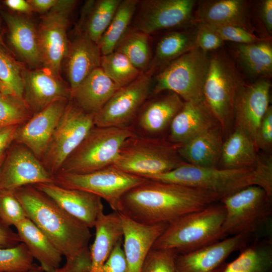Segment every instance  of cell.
Wrapping results in <instances>:
<instances>
[{
  "instance_id": "1",
  "label": "cell",
  "mask_w": 272,
  "mask_h": 272,
  "mask_svg": "<svg viewBox=\"0 0 272 272\" xmlns=\"http://www.w3.org/2000/svg\"><path fill=\"white\" fill-rule=\"evenodd\" d=\"M219 200L207 190L146 179L123 195L117 212L143 224H169Z\"/></svg>"
},
{
  "instance_id": "2",
  "label": "cell",
  "mask_w": 272,
  "mask_h": 272,
  "mask_svg": "<svg viewBox=\"0 0 272 272\" xmlns=\"http://www.w3.org/2000/svg\"><path fill=\"white\" fill-rule=\"evenodd\" d=\"M29 218L65 257L88 247L90 228L33 185L14 190Z\"/></svg>"
},
{
  "instance_id": "3",
  "label": "cell",
  "mask_w": 272,
  "mask_h": 272,
  "mask_svg": "<svg viewBox=\"0 0 272 272\" xmlns=\"http://www.w3.org/2000/svg\"><path fill=\"white\" fill-rule=\"evenodd\" d=\"M224 206L213 203L169 224L152 248L171 250L176 254L190 252L227 237L223 230Z\"/></svg>"
},
{
  "instance_id": "4",
  "label": "cell",
  "mask_w": 272,
  "mask_h": 272,
  "mask_svg": "<svg viewBox=\"0 0 272 272\" xmlns=\"http://www.w3.org/2000/svg\"><path fill=\"white\" fill-rule=\"evenodd\" d=\"M179 146L161 137L135 134L125 141L112 166L145 178L163 174L185 163L179 154Z\"/></svg>"
},
{
  "instance_id": "5",
  "label": "cell",
  "mask_w": 272,
  "mask_h": 272,
  "mask_svg": "<svg viewBox=\"0 0 272 272\" xmlns=\"http://www.w3.org/2000/svg\"><path fill=\"white\" fill-rule=\"evenodd\" d=\"M135 134L132 126H94L66 158L58 173L83 174L111 166L125 141Z\"/></svg>"
},
{
  "instance_id": "6",
  "label": "cell",
  "mask_w": 272,
  "mask_h": 272,
  "mask_svg": "<svg viewBox=\"0 0 272 272\" xmlns=\"http://www.w3.org/2000/svg\"><path fill=\"white\" fill-rule=\"evenodd\" d=\"M209 65L207 52L197 47L193 48L159 71L155 78L151 95L171 91L184 102H203V87Z\"/></svg>"
},
{
  "instance_id": "7",
  "label": "cell",
  "mask_w": 272,
  "mask_h": 272,
  "mask_svg": "<svg viewBox=\"0 0 272 272\" xmlns=\"http://www.w3.org/2000/svg\"><path fill=\"white\" fill-rule=\"evenodd\" d=\"M225 216L223 230L226 236L254 235L271 218V197L261 187L246 186L221 199Z\"/></svg>"
},
{
  "instance_id": "8",
  "label": "cell",
  "mask_w": 272,
  "mask_h": 272,
  "mask_svg": "<svg viewBox=\"0 0 272 272\" xmlns=\"http://www.w3.org/2000/svg\"><path fill=\"white\" fill-rule=\"evenodd\" d=\"M146 179L207 190L216 194L220 200L246 186L255 185L253 168L229 169L197 167L186 163L169 172Z\"/></svg>"
},
{
  "instance_id": "9",
  "label": "cell",
  "mask_w": 272,
  "mask_h": 272,
  "mask_svg": "<svg viewBox=\"0 0 272 272\" xmlns=\"http://www.w3.org/2000/svg\"><path fill=\"white\" fill-rule=\"evenodd\" d=\"M245 82L235 63L228 55L217 52L210 58L203 87L204 101L223 128L233 119L236 94Z\"/></svg>"
},
{
  "instance_id": "10",
  "label": "cell",
  "mask_w": 272,
  "mask_h": 272,
  "mask_svg": "<svg viewBox=\"0 0 272 272\" xmlns=\"http://www.w3.org/2000/svg\"><path fill=\"white\" fill-rule=\"evenodd\" d=\"M94 116L82 110L70 99L40 160L53 176L95 126Z\"/></svg>"
},
{
  "instance_id": "11",
  "label": "cell",
  "mask_w": 272,
  "mask_h": 272,
  "mask_svg": "<svg viewBox=\"0 0 272 272\" xmlns=\"http://www.w3.org/2000/svg\"><path fill=\"white\" fill-rule=\"evenodd\" d=\"M54 183L67 188L83 190L104 199L117 212L123 195L146 178L123 172L113 166L83 174L58 173Z\"/></svg>"
},
{
  "instance_id": "12",
  "label": "cell",
  "mask_w": 272,
  "mask_h": 272,
  "mask_svg": "<svg viewBox=\"0 0 272 272\" xmlns=\"http://www.w3.org/2000/svg\"><path fill=\"white\" fill-rule=\"evenodd\" d=\"M153 75L142 73L130 83L119 88L94 116L97 126H131L140 110L151 95Z\"/></svg>"
},
{
  "instance_id": "13",
  "label": "cell",
  "mask_w": 272,
  "mask_h": 272,
  "mask_svg": "<svg viewBox=\"0 0 272 272\" xmlns=\"http://www.w3.org/2000/svg\"><path fill=\"white\" fill-rule=\"evenodd\" d=\"M76 3V1H59L57 6L43 17L37 29L42 65L59 76L70 47L68 17Z\"/></svg>"
},
{
  "instance_id": "14",
  "label": "cell",
  "mask_w": 272,
  "mask_h": 272,
  "mask_svg": "<svg viewBox=\"0 0 272 272\" xmlns=\"http://www.w3.org/2000/svg\"><path fill=\"white\" fill-rule=\"evenodd\" d=\"M54 182L53 176L27 147L14 142L8 149L0 169V190Z\"/></svg>"
},
{
  "instance_id": "15",
  "label": "cell",
  "mask_w": 272,
  "mask_h": 272,
  "mask_svg": "<svg viewBox=\"0 0 272 272\" xmlns=\"http://www.w3.org/2000/svg\"><path fill=\"white\" fill-rule=\"evenodd\" d=\"M194 0H143L139 2L134 28L148 35L158 31L193 22Z\"/></svg>"
},
{
  "instance_id": "16",
  "label": "cell",
  "mask_w": 272,
  "mask_h": 272,
  "mask_svg": "<svg viewBox=\"0 0 272 272\" xmlns=\"http://www.w3.org/2000/svg\"><path fill=\"white\" fill-rule=\"evenodd\" d=\"M270 88L268 79L245 82L236 94L233 106L235 128L243 131L254 144L262 118L269 106Z\"/></svg>"
},
{
  "instance_id": "17",
  "label": "cell",
  "mask_w": 272,
  "mask_h": 272,
  "mask_svg": "<svg viewBox=\"0 0 272 272\" xmlns=\"http://www.w3.org/2000/svg\"><path fill=\"white\" fill-rule=\"evenodd\" d=\"M253 238L247 234L225 238L194 250L177 254V272H218L233 252L241 250Z\"/></svg>"
},
{
  "instance_id": "18",
  "label": "cell",
  "mask_w": 272,
  "mask_h": 272,
  "mask_svg": "<svg viewBox=\"0 0 272 272\" xmlns=\"http://www.w3.org/2000/svg\"><path fill=\"white\" fill-rule=\"evenodd\" d=\"M23 98L32 115L52 103L70 99L71 92L59 76L44 67L33 70H24Z\"/></svg>"
},
{
  "instance_id": "19",
  "label": "cell",
  "mask_w": 272,
  "mask_h": 272,
  "mask_svg": "<svg viewBox=\"0 0 272 272\" xmlns=\"http://www.w3.org/2000/svg\"><path fill=\"white\" fill-rule=\"evenodd\" d=\"M146 101L140 110L131 126L139 135L160 138L182 108L183 100L176 94L165 91Z\"/></svg>"
},
{
  "instance_id": "20",
  "label": "cell",
  "mask_w": 272,
  "mask_h": 272,
  "mask_svg": "<svg viewBox=\"0 0 272 272\" xmlns=\"http://www.w3.org/2000/svg\"><path fill=\"white\" fill-rule=\"evenodd\" d=\"M70 100L55 101L18 125L15 142L27 147L41 160Z\"/></svg>"
},
{
  "instance_id": "21",
  "label": "cell",
  "mask_w": 272,
  "mask_h": 272,
  "mask_svg": "<svg viewBox=\"0 0 272 272\" xmlns=\"http://www.w3.org/2000/svg\"><path fill=\"white\" fill-rule=\"evenodd\" d=\"M46 194L69 214L89 228H93L104 213L102 199L91 192L61 187L54 182L33 185Z\"/></svg>"
},
{
  "instance_id": "22",
  "label": "cell",
  "mask_w": 272,
  "mask_h": 272,
  "mask_svg": "<svg viewBox=\"0 0 272 272\" xmlns=\"http://www.w3.org/2000/svg\"><path fill=\"white\" fill-rule=\"evenodd\" d=\"M119 213L123 228L122 246L127 263L125 272H142L149 252L168 224H143Z\"/></svg>"
},
{
  "instance_id": "23",
  "label": "cell",
  "mask_w": 272,
  "mask_h": 272,
  "mask_svg": "<svg viewBox=\"0 0 272 272\" xmlns=\"http://www.w3.org/2000/svg\"><path fill=\"white\" fill-rule=\"evenodd\" d=\"M250 3L245 0H210L201 1L194 23L210 25H232L252 32Z\"/></svg>"
},
{
  "instance_id": "24",
  "label": "cell",
  "mask_w": 272,
  "mask_h": 272,
  "mask_svg": "<svg viewBox=\"0 0 272 272\" xmlns=\"http://www.w3.org/2000/svg\"><path fill=\"white\" fill-rule=\"evenodd\" d=\"M218 123L203 102H184L169 126L168 140L182 145L217 126Z\"/></svg>"
},
{
  "instance_id": "25",
  "label": "cell",
  "mask_w": 272,
  "mask_h": 272,
  "mask_svg": "<svg viewBox=\"0 0 272 272\" xmlns=\"http://www.w3.org/2000/svg\"><path fill=\"white\" fill-rule=\"evenodd\" d=\"M8 31L9 42L18 56L28 65H42L37 29L29 19L3 12Z\"/></svg>"
},
{
  "instance_id": "26",
  "label": "cell",
  "mask_w": 272,
  "mask_h": 272,
  "mask_svg": "<svg viewBox=\"0 0 272 272\" xmlns=\"http://www.w3.org/2000/svg\"><path fill=\"white\" fill-rule=\"evenodd\" d=\"M101 56L98 44L84 33L70 45L65 58L66 72L71 93L91 73L100 66Z\"/></svg>"
},
{
  "instance_id": "27",
  "label": "cell",
  "mask_w": 272,
  "mask_h": 272,
  "mask_svg": "<svg viewBox=\"0 0 272 272\" xmlns=\"http://www.w3.org/2000/svg\"><path fill=\"white\" fill-rule=\"evenodd\" d=\"M119 88L100 66L91 73L71 93V99L82 110L95 114Z\"/></svg>"
},
{
  "instance_id": "28",
  "label": "cell",
  "mask_w": 272,
  "mask_h": 272,
  "mask_svg": "<svg viewBox=\"0 0 272 272\" xmlns=\"http://www.w3.org/2000/svg\"><path fill=\"white\" fill-rule=\"evenodd\" d=\"M95 236L90 249L91 268L90 272H103V266L117 243L123 238L121 217L118 212L103 213L94 227Z\"/></svg>"
},
{
  "instance_id": "29",
  "label": "cell",
  "mask_w": 272,
  "mask_h": 272,
  "mask_svg": "<svg viewBox=\"0 0 272 272\" xmlns=\"http://www.w3.org/2000/svg\"><path fill=\"white\" fill-rule=\"evenodd\" d=\"M15 227L21 242L44 271L55 272L63 255L49 238L27 217Z\"/></svg>"
},
{
  "instance_id": "30",
  "label": "cell",
  "mask_w": 272,
  "mask_h": 272,
  "mask_svg": "<svg viewBox=\"0 0 272 272\" xmlns=\"http://www.w3.org/2000/svg\"><path fill=\"white\" fill-rule=\"evenodd\" d=\"M223 142L217 126L180 145L178 153L186 163L197 167H216L221 158Z\"/></svg>"
},
{
  "instance_id": "31",
  "label": "cell",
  "mask_w": 272,
  "mask_h": 272,
  "mask_svg": "<svg viewBox=\"0 0 272 272\" xmlns=\"http://www.w3.org/2000/svg\"><path fill=\"white\" fill-rule=\"evenodd\" d=\"M234 53L240 68L249 78H271L272 46L269 39L251 44H237Z\"/></svg>"
},
{
  "instance_id": "32",
  "label": "cell",
  "mask_w": 272,
  "mask_h": 272,
  "mask_svg": "<svg viewBox=\"0 0 272 272\" xmlns=\"http://www.w3.org/2000/svg\"><path fill=\"white\" fill-rule=\"evenodd\" d=\"M241 249L238 256L218 272H271L272 240L256 238Z\"/></svg>"
},
{
  "instance_id": "33",
  "label": "cell",
  "mask_w": 272,
  "mask_h": 272,
  "mask_svg": "<svg viewBox=\"0 0 272 272\" xmlns=\"http://www.w3.org/2000/svg\"><path fill=\"white\" fill-rule=\"evenodd\" d=\"M196 29L169 32L157 44L154 56L147 72L152 75L170 62L196 47Z\"/></svg>"
},
{
  "instance_id": "34",
  "label": "cell",
  "mask_w": 272,
  "mask_h": 272,
  "mask_svg": "<svg viewBox=\"0 0 272 272\" xmlns=\"http://www.w3.org/2000/svg\"><path fill=\"white\" fill-rule=\"evenodd\" d=\"M254 142L243 131L235 128L223 142L220 162L222 168H253L258 154Z\"/></svg>"
},
{
  "instance_id": "35",
  "label": "cell",
  "mask_w": 272,
  "mask_h": 272,
  "mask_svg": "<svg viewBox=\"0 0 272 272\" xmlns=\"http://www.w3.org/2000/svg\"><path fill=\"white\" fill-rule=\"evenodd\" d=\"M139 2L121 1L109 26L98 43L102 55L114 51L119 41L128 31Z\"/></svg>"
},
{
  "instance_id": "36",
  "label": "cell",
  "mask_w": 272,
  "mask_h": 272,
  "mask_svg": "<svg viewBox=\"0 0 272 272\" xmlns=\"http://www.w3.org/2000/svg\"><path fill=\"white\" fill-rule=\"evenodd\" d=\"M149 37L134 28L128 30L114 51L123 54L138 70L145 73L152 58Z\"/></svg>"
},
{
  "instance_id": "37",
  "label": "cell",
  "mask_w": 272,
  "mask_h": 272,
  "mask_svg": "<svg viewBox=\"0 0 272 272\" xmlns=\"http://www.w3.org/2000/svg\"><path fill=\"white\" fill-rule=\"evenodd\" d=\"M121 0L90 1L84 33L98 44L109 26Z\"/></svg>"
},
{
  "instance_id": "38",
  "label": "cell",
  "mask_w": 272,
  "mask_h": 272,
  "mask_svg": "<svg viewBox=\"0 0 272 272\" xmlns=\"http://www.w3.org/2000/svg\"><path fill=\"white\" fill-rule=\"evenodd\" d=\"M24 70L0 43V92L23 98Z\"/></svg>"
},
{
  "instance_id": "39",
  "label": "cell",
  "mask_w": 272,
  "mask_h": 272,
  "mask_svg": "<svg viewBox=\"0 0 272 272\" xmlns=\"http://www.w3.org/2000/svg\"><path fill=\"white\" fill-rule=\"evenodd\" d=\"M100 67L119 88L130 83L143 73L123 54L115 51L102 55Z\"/></svg>"
},
{
  "instance_id": "40",
  "label": "cell",
  "mask_w": 272,
  "mask_h": 272,
  "mask_svg": "<svg viewBox=\"0 0 272 272\" xmlns=\"http://www.w3.org/2000/svg\"><path fill=\"white\" fill-rule=\"evenodd\" d=\"M32 115L23 99L0 92V129L19 125Z\"/></svg>"
},
{
  "instance_id": "41",
  "label": "cell",
  "mask_w": 272,
  "mask_h": 272,
  "mask_svg": "<svg viewBox=\"0 0 272 272\" xmlns=\"http://www.w3.org/2000/svg\"><path fill=\"white\" fill-rule=\"evenodd\" d=\"M33 260L22 242L12 247H0V272H26L35 265Z\"/></svg>"
},
{
  "instance_id": "42",
  "label": "cell",
  "mask_w": 272,
  "mask_h": 272,
  "mask_svg": "<svg viewBox=\"0 0 272 272\" xmlns=\"http://www.w3.org/2000/svg\"><path fill=\"white\" fill-rule=\"evenodd\" d=\"M27 217L14 190H0V221L10 227H15Z\"/></svg>"
},
{
  "instance_id": "43",
  "label": "cell",
  "mask_w": 272,
  "mask_h": 272,
  "mask_svg": "<svg viewBox=\"0 0 272 272\" xmlns=\"http://www.w3.org/2000/svg\"><path fill=\"white\" fill-rule=\"evenodd\" d=\"M176 254L171 250L152 248L145 260L142 272H177Z\"/></svg>"
},
{
  "instance_id": "44",
  "label": "cell",
  "mask_w": 272,
  "mask_h": 272,
  "mask_svg": "<svg viewBox=\"0 0 272 272\" xmlns=\"http://www.w3.org/2000/svg\"><path fill=\"white\" fill-rule=\"evenodd\" d=\"M202 25L215 32L224 42L229 41L237 44H251L269 39L258 37L254 32L237 26Z\"/></svg>"
},
{
  "instance_id": "45",
  "label": "cell",
  "mask_w": 272,
  "mask_h": 272,
  "mask_svg": "<svg viewBox=\"0 0 272 272\" xmlns=\"http://www.w3.org/2000/svg\"><path fill=\"white\" fill-rule=\"evenodd\" d=\"M253 171L255 185L263 188L272 197V156L258 155Z\"/></svg>"
},
{
  "instance_id": "46",
  "label": "cell",
  "mask_w": 272,
  "mask_h": 272,
  "mask_svg": "<svg viewBox=\"0 0 272 272\" xmlns=\"http://www.w3.org/2000/svg\"><path fill=\"white\" fill-rule=\"evenodd\" d=\"M64 264L58 267L55 272H90L91 257L90 249L87 247L75 255L66 257Z\"/></svg>"
},
{
  "instance_id": "47",
  "label": "cell",
  "mask_w": 272,
  "mask_h": 272,
  "mask_svg": "<svg viewBox=\"0 0 272 272\" xmlns=\"http://www.w3.org/2000/svg\"><path fill=\"white\" fill-rule=\"evenodd\" d=\"M257 149L269 151L272 146V107L269 106L263 115L255 138Z\"/></svg>"
},
{
  "instance_id": "48",
  "label": "cell",
  "mask_w": 272,
  "mask_h": 272,
  "mask_svg": "<svg viewBox=\"0 0 272 272\" xmlns=\"http://www.w3.org/2000/svg\"><path fill=\"white\" fill-rule=\"evenodd\" d=\"M196 44L202 50H217L224 44L219 36L204 25L196 24Z\"/></svg>"
},
{
  "instance_id": "49",
  "label": "cell",
  "mask_w": 272,
  "mask_h": 272,
  "mask_svg": "<svg viewBox=\"0 0 272 272\" xmlns=\"http://www.w3.org/2000/svg\"><path fill=\"white\" fill-rule=\"evenodd\" d=\"M120 240L115 245L103 266V272H125L126 260Z\"/></svg>"
},
{
  "instance_id": "50",
  "label": "cell",
  "mask_w": 272,
  "mask_h": 272,
  "mask_svg": "<svg viewBox=\"0 0 272 272\" xmlns=\"http://www.w3.org/2000/svg\"><path fill=\"white\" fill-rule=\"evenodd\" d=\"M20 242L21 240L17 233L0 221V247H12Z\"/></svg>"
},
{
  "instance_id": "51",
  "label": "cell",
  "mask_w": 272,
  "mask_h": 272,
  "mask_svg": "<svg viewBox=\"0 0 272 272\" xmlns=\"http://www.w3.org/2000/svg\"><path fill=\"white\" fill-rule=\"evenodd\" d=\"M18 126H10L0 129V157L6 153L15 141Z\"/></svg>"
},
{
  "instance_id": "52",
  "label": "cell",
  "mask_w": 272,
  "mask_h": 272,
  "mask_svg": "<svg viewBox=\"0 0 272 272\" xmlns=\"http://www.w3.org/2000/svg\"><path fill=\"white\" fill-rule=\"evenodd\" d=\"M260 19L269 35L272 34V0H264L259 8Z\"/></svg>"
},
{
  "instance_id": "53",
  "label": "cell",
  "mask_w": 272,
  "mask_h": 272,
  "mask_svg": "<svg viewBox=\"0 0 272 272\" xmlns=\"http://www.w3.org/2000/svg\"><path fill=\"white\" fill-rule=\"evenodd\" d=\"M33 10L40 13H47L59 4V0H28Z\"/></svg>"
},
{
  "instance_id": "54",
  "label": "cell",
  "mask_w": 272,
  "mask_h": 272,
  "mask_svg": "<svg viewBox=\"0 0 272 272\" xmlns=\"http://www.w3.org/2000/svg\"><path fill=\"white\" fill-rule=\"evenodd\" d=\"M4 4L10 10L21 13H30L33 9L28 1L5 0Z\"/></svg>"
},
{
  "instance_id": "55",
  "label": "cell",
  "mask_w": 272,
  "mask_h": 272,
  "mask_svg": "<svg viewBox=\"0 0 272 272\" xmlns=\"http://www.w3.org/2000/svg\"><path fill=\"white\" fill-rule=\"evenodd\" d=\"M26 272H45L43 268L40 266L36 264L33 266V267L30 269L29 270Z\"/></svg>"
},
{
  "instance_id": "56",
  "label": "cell",
  "mask_w": 272,
  "mask_h": 272,
  "mask_svg": "<svg viewBox=\"0 0 272 272\" xmlns=\"http://www.w3.org/2000/svg\"><path fill=\"white\" fill-rule=\"evenodd\" d=\"M6 153L0 157V169L5 158Z\"/></svg>"
},
{
  "instance_id": "57",
  "label": "cell",
  "mask_w": 272,
  "mask_h": 272,
  "mask_svg": "<svg viewBox=\"0 0 272 272\" xmlns=\"http://www.w3.org/2000/svg\"><path fill=\"white\" fill-rule=\"evenodd\" d=\"M0 31H1V29H0ZM0 35H1V33H0Z\"/></svg>"
}]
</instances>
